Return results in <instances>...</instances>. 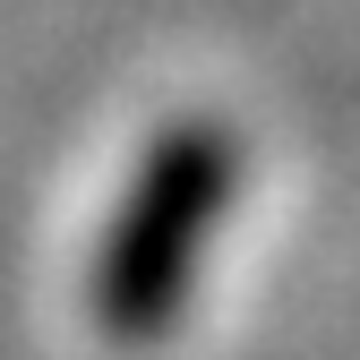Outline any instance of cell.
Here are the masks:
<instances>
[{
    "label": "cell",
    "instance_id": "cell-1",
    "mask_svg": "<svg viewBox=\"0 0 360 360\" xmlns=\"http://www.w3.org/2000/svg\"><path fill=\"white\" fill-rule=\"evenodd\" d=\"M232 180H240V155L214 120H172L138 155L95 240V266H86V309L112 343L146 352L189 318L198 266L223 232V206H232Z\"/></svg>",
    "mask_w": 360,
    "mask_h": 360
}]
</instances>
